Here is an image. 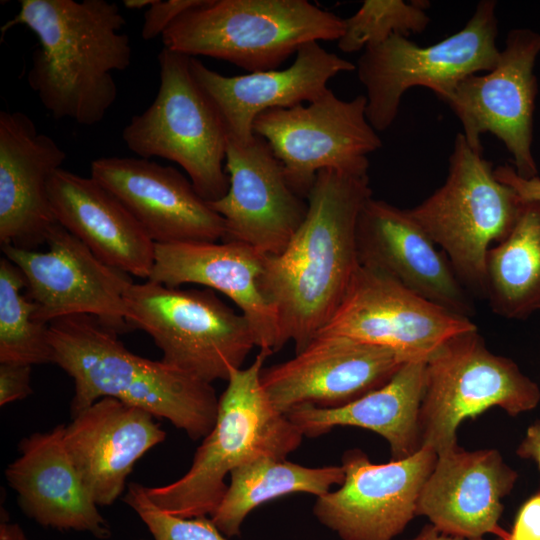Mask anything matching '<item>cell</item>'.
Segmentation results:
<instances>
[{"label":"cell","mask_w":540,"mask_h":540,"mask_svg":"<svg viewBox=\"0 0 540 540\" xmlns=\"http://www.w3.org/2000/svg\"><path fill=\"white\" fill-rule=\"evenodd\" d=\"M425 0H365L360 8L344 19V31L337 41L344 53H354L378 45L392 35L405 37L422 33L431 19Z\"/></svg>","instance_id":"31"},{"label":"cell","mask_w":540,"mask_h":540,"mask_svg":"<svg viewBox=\"0 0 540 540\" xmlns=\"http://www.w3.org/2000/svg\"><path fill=\"white\" fill-rule=\"evenodd\" d=\"M190 56L163 47L158 54L160 86L152 104L134 115L122 132L140 158L160 157L180 165L208 203L228 191V131L214 102L195 79Z\"/></svg>","instance_id":"7"},{"label":"cell","mask_w":540,"mask_h":540,"mask_svg":"<svg viewBox=\"0 0 540 540\" xmlns=\"http://www.w3.org/2000/svg\"><path fill=\"white\" fill-rule=\"evenodd\" d=\"M412 358L341 335H318L284 362L263 367L261 384L285 415L302 405L337 408L387 383Z\"/></svg>","instance_id":"16"},{"label":"cell","mask_w":540,"mask_h":540,"mask_svg":"<svg viewBox=\"0 0 540 540\" xmlns=\"http://www.w3.org/2000/svg\"><path fill=\"white\" fill-rule=\"evenodd\" d=\"M91 177L124 204L155 244L215 243L224 237L223 218L172 166L101 157L91 163Z\"/></svg>","instance_id":"18"},{"label":"cell","mask_w":540,"mask_h":540,"mask_svg":"<svg viewBox=\"0 0 540 540\" xmlns=\"http://www.w3.org/2000/svg\"><path fill=\"white\" fill-rule=\"evenodd\" d=\"M343 31L344 19L307 0H203L173 21L162 42L252 73L278 69L304 44L338 41Z\"/></svg>","instance_id":"5"},{"label":"cell","mask_w":540,"mask_h":540,"mask_svg":"<svg viewBox=\"0 0 540 540\" xmlns=\"http://www.w3.org/2000/svg\"><path fill=\"white\" fill-rule=\"evenodd\" d=\"M267 255L236 242L155 244L148 280L169 287L197 284L228 297L268 356L284 346L277 311L264 288Z\"/></svg>","instance_id":"20"},{"label":"cell","mask_w":540,"mask_h":540,"mask_svg":"<svg viewBox=\"0 0 540 540\" xmlns=\"http://www.w3.org/2000/svg\"><path fill=\"white\" fill-rule=\"evenodd\" d=\"M72 418L65 425L64 445L98 506L111 505L135 463L166 438L149 412L110 397Z\"/></svg>","instance_id":"24"},{"label":"cell","mask_w":540,"mask_h":540,"mask_svg":"<svg viewBox=\"0 0 540 540\" xmlns=\"http://www.w3.org/2000/svg\"><path fill=\"white\" fill-rule=\"evenodd\" d=\"M203 0H156L145 12L141 31L142 38L151 40L164 33V31L182 13L201 4Z\"/></svg>","instance_id":"33"},{"label":"cell","mask_w":540,"mask_h":540,"mask_svg":"<svg viewBox=\"0 0 540 540\" xmlns=\"http://www.w3.org/2000/svg\"><path fill=\"white\" fill-rule=\"evenodd\" d=\"M485 298L506 319H526L540 310V202H525L510 234L489 249Z\"/></svg>","instance_id":"29"},{"label":"cell","mask_w":540,"mask_h":540,"mask_svg":"<svg viewBox=\"0 0 540 540\" xmlns=\"http://www.w3.org/2000/svg\"><path fill=\"white\" fill-rule=\"evenodd\" d=\"M20 269L5 256L0 259V362L28 365L53 363L49 324L35 316L36 304Z\"/></svg>","instance_id":"30"},{"label":"cell","mask_w":540,"mask_h":540,"mask_svg":"<svg viewBox=\"0 0 540 540\" xmlns=\"http://www.w3.org/2000/svg\"><path fill=\"white\" fill-rule=\"evenodd\" d=\"M359 263L380 271L417 295L470 318L474 305L446 255L408 209L370 197L356 224Z\"/></svg>","instance_id":"19"},{"label":"cell","mask_w":540,"mask_h":540,"mask_svg":"<svg viewBox=\"0 0 540 540\" xmlns=\"http://www.w3.org/2000/svg\"><path fill=\"white\" fill-rule=\"evenodd\" d=\"M31 365L0 362V405L25 399L32 393Z\"/></svg>","instance_id":"34"},{"label":"cell","mask_w":540,"mask_h":540,"mask_svg":"<svg viewBox=\"0 0 540 540\" xmlns=\"http://www.w3.org/2000/svg\"><path fill=\"white\" fill-rule=\"evenodd\" d=\"M494 174L500 182L512 187L525 202H540L539 176L530 179L523 178L509 164L496 166L494 168Z\"/></svg>","instance_id":"36"},{"label":"cell","mask_w":540,"mask_h":540,"mask_svg":"<svg viewBox=\"0 0 540 540\" xmlns=\"http://www.w3.org/2000/svg\"><path fill=\"white\" fill-rule=\"evenodd\" d=\"M524 204L459 132L445 182L408 212L441 248L467 291L485 298L487 253L510 234Z\"/></svg>","instance_id":"6"},{"label":"cell","mask_w":540,"mask_h":540,"mask_svg":"<svg viewBox=\"0 0 540 540\" xmlns=\"http://www.w3.org/2000/svg\"><path fill=\"white\" fill-rule=\"evenodd\" d=\"M48 250L39 252L1 245L6 258L22 272L35 316L51 321L78 314L97 317L118 334L131 330L124 295L129 275L101 261L60 224L50 231Z\"/></svg>","instance_id":"13"},{"label":"cell","mask_w":540,"mask_h":540,"mask_svg":"<svg viewBox=\"0 0 540 540\" xmlns=\"http://www.w3.org/2000/svg\"><path fill=\"white\" fill-rule=\"evenodd\" d=\"M267 357L260 351L248 367L230 373L214 427L188 471L170 484L145 487L158 508L182 518L210 517L227 491L225 479L232 470L263 456L286 459L301 445L304 436L275 408L261 384Z\"/></svg>","instance_id":"4"},{"label":"cell","mask_w":540,"mask_h":540,"mask_svg":"<svg viewBox=\"0 0 540 540\" xmlns=\"http://www.w3.org/2000/svg\"><path fill=\"white\" fill-rule=\"evenodd\" d=\"M497 2L482 0L458 32L428 46L402 35L369 46L355 65L366 90V116L377 131L396 119L402 96L426 87L443 101L466 77L492 70L499 59Z\"/></svg>","instance_id":"8"},{"label":"cell","mask_w":540,"mask_h":540,"mask_svg":"<svg viewBox=\"0 0 540 540\" xmlns=\"http://www.w3.org/2000/svg\"><path fill=\"white\" fill-rule=\"evenodd\" d=\"M2 34L25 25L40 42L29 86L56 119L92 126L103 120L118 90L113 72L131 63L132 49L117 4L106 0H21Z\"/></svg>","instance_id":"2"},{"label":"cell","mask_w":540,"mask_h":540,"mask_svg":"<svg viewBox=\"0 0 540 540\" xmlns=\"http://www.w3.org/2000/svg\"><path fill=\"white\" fill-rule=\"evenodd\" d=\"M427 358L406 362L383 386L337 408L302 405L286 415L304 437L316 438L338 426L373 431L389 444L391 460L421 448L419 411Z\"/></svg>","instance_id":"27"},{"label":"cell","mask_w":540,"mask_h":540,"mask_svg":"<svg viewBox=\"0 0 540 540\" xmlns=\"http://www.w3.org/2000/svg\"><path fill=\"white\" fill-rule=\"evenodd\" d=\"M506 537H499L497 540H507Z\"/></svg>","instance_id":"41"},{"label":"cell","mask_w":540,"mask_h":540,"mask_svg":"<svg viewBox=\"0 0 540 540\" xmlns=\"http://www.w3.org/2000/svg\"><path fill=\"white\" fill-rule=\"evenodd\" d=\"M437 458L434 450L421 447L405 459L375 464L362 450H347L343 483L316 498L313 514L342 540H393L415 516Z\"/></svg>","instance_id":"14"},{"label":"cell","mask_w":540,"mask_h":540,"mask_svg":"<svg viewBox=\"0 0 540 540\" xmlns=\"http://www.w3.org/2000/svg\"><path fill=\"white\" fill-rule=\"evenodd\" d=\"M367 100L338 98L329 88L308 105L260 113L253 132L266 140L292 190L306 198L321 170L368 175V155L382 146L366 116Z\"/></svg>","instance_id":"11"},{"label":"cell","mask_w":540,"mask_h":540,"mask_svg":"<svg viewBox=\"0 0 540 540\" xmlns=\"http://www.w3.org/2000/svg\"><path fill=\"white\" fill-rule=\"evenodd\" d=\"M0 540H28L21 526L11 522L7 510L1 505Z\"/></svg>","instance_id":"38"},{"label":"cell","mask_w":540,"mask_h":540,"mask_svg":"<svg viewBox=\"0 0 540 540\" xmlns=\"http://www.w3.org/2000/svg\"><path fill=\"white\" fill-rule=\"evenodd\" d=\"M517 454L523 458L533 459L540 468V422L528 428L526 437L518 447Z\"/></svg>","instance_id":"37"},{"label":"cell","mask_w":540,"mask_h":540,"mask_svg":"<svg viewBox=\"0 0 540 540\" xmlns=\"http://www.w3.org/2000/svg\"><path fill=\"white\" fill-rule=\"evenodd\" d=\"M540 54V33L514 28L507 34L496 66L486 74L460 81L443 100L459 119L470 147L483 152L481 137L496 136L512 155L523 178L538 176L532 153L533 117L538 93L534 67Z\"/></svg>","instance_id":"12"},{"label":"cell","mask_w":540,"mask_h":540,"mask_svg":"<svg viewBox=\"0 0 540 540\" xmlns=\"http://www.w3.org/2000/svg\"><path fill=\"white\" fill-rule=\"evenodd\" d=\"M408 540H485L483 538H464L446 534L437 529L432 524L425 525L421 531L412 539Z\"/></svg>","instance_id":"39"},{"label":"cell","mask_w":540,"mask_h":540,"mask_svg":"<svg viewBox=\"0 0 540 540\" xmlns=\"http://www.w3.org/2000/svg\"><path fill=\"white\" fill-rule=\"evenodd\" d=\"M156 0H124L123 4L128 9H141L150 7Z\"/></svg>","instance_id":"40"},{"label":"cell","mask_w":540,"mask_h":540,"mask_svg":"<svg viewBox=\"0 0 540 540\" xmlns=\"http://www.w3.org/2000/svg\"><path fill=\"white\" fill-rule=\"evenodd\" d=\"M344 477L341 465L306 467L287 459L259 457L231 471L227 491L210 517L226 537L239 536L244 520L258 506L293 493L325 495Z\"/></svg>","instance_id":"28"},{"label":"cell","mask_w":540,"mask_h":540,"mask_svg":"<svg viewBox=\"0 0 540 540\" xmlns=\"http://www.w3.org/2000/svg\"><path fill=\"white\" fill-rule=\"evenodd\" d=\"M65 424L19 443L20 456L5 471L23 512L44 527L110 537L107 521L84 485L63 441Z\"/></svg>","instance_id":"25"},{"label":"cell","mask_w":540,"mask_h":540,"mask_svg":"<svg viewBox=\"0 0 540 540\" xmlns=\"http://www.w3.org/2000/svg\"><path fill=\"white\" fill-rule=\"evenodd\" d=\"M517 473L495 449L473 452L459 447L438 456L425 481L415 516H426L440 531L464 538L508 534L499 527L502 499Z\"/></svg>","instance_id":"23"},{"label":"cell","mask_w":540,"mask_h":540,"mask_svg":"<svg viewBox=\"0 0 540 540\" xmlns=\"http://www.w3.org/2000/svg\"><path fill=\"white\" fill-rule=\"evenodd\" d=\"M476 328L470 318L360 265L337 310L316 336L341 335L412 358H428L448 339Z\"/></svg>","instance_id":"15"},{"label":"cell","mask_w":540,"mask_h":540,"mask_svg":"<svg viewBox=\"0 0 540 540\" xmlns=\"http://www.w3.org/2000/svg\"><path fill=\"white\" fill-rule=\"evenodd\" d=\"M66 159L26 114L0 112V243L35 250L58 223L49 181Z\"/></svg>","instance_id":"21"},{"label":"cell","mask_w":540,"mask_h":540,"mask_svg":"<svg viewBox=\"0 0 540 540\" xmlns=\"http://www.w3.org/2000/svg\"><path fill=\"white\" fill-rule=\"evenodd\" d=\"M225 170L228 191L209 203L224 220L222 242L280 254L304 221L308 204L287 183L271 147L256 134L245 143L228 139Z\"/></svg>","instance_id":"17"},{"label":"cell","mask_w":540,"mask_h":540,"mask_svg":"<svg viewBox=\"0 0 540 540\" xmlns=\"http://www.w3.org/2000/svg\"><path fill=\"white\" fill-rule=\"evenodd\" d=\"M540 389L511 360L492 353L478 332L445 341L427 360L419 411L421 447L437 455L457 448L459 424L491 407L509 415L535 408Z\"/></svg>","instance_id":"10"},{"label":"cell","mask_w":540,"mask_h":540,"mask_svg":"<svg viewBox=\"0 0 540 540\" xmlns=\"http://www.w3.org/2000/svg\"><path fill=\"white\" fill-rule=\"evenodd\" d=\"M370 197L368 175L319 171L301 226L280 254L266 258L264 288L283 344L292 341L295 353L331 319L360 266L356 224Z\"/></svg>","instance_id":"1"},{"label":"cell","mask_w":540,"mask_h":540,"mask_svg":"<svg viewBox=\"0 0 540 540\" xmlns=\"http://www.w3.org/2000/svg\"><path fill=\"white\" fill-rule=\"evenodd\" d=\"M507 540H540V493L527 500L519 510Z\"/></svg>","instance_id":"35"},{"label":"cell","mask_w":540,"mask_h":540,"mask_svg":"<svg viewBox=\"0 0 540 540\" xmlns=\"http://www.w3.org/2000/svg\"><path fill=\"white\" fill-rule=\"evenodd\" d=\"M48 190L58 224L107 265L149 279L155 243L113 193L92 177L62 168L50 179Z\"/></svg>","instance_id":"26"},{"label":"cell","mask_w":540,"mask_h":540,"mask_svg":"<svg viewBox=\"0 0 540 540\" xmlns=\"http://www.w3.org/2000/svg\"><path fill=\"white\" fill-rule=\"evenodd\" d=\"M123 501L144 522L154 540H228L209 516L182 518L161 510L139 483L128 485Z\"/></svg>","instance_id":"32"},{"label":"cell","mask_w":540,"mask_h":540,"mask_svg":"<svg viewBox=\"0 0 540 540\" xmlns=\"http://www.w3.org/2000/svg\"><path fill=\"white\" fill-rule=\"evenodd\" d=\"M53 363L74 381L72 417L110 397L165 418L190 439L214 427L219 398L212 384L129 351L97 317L71 315L49 323Z\"/></svg>","instance_id":"3"},{"label":"cell","mask_w":540,"mask_h":540,"mask_svg":"<svg viewBox=\"0 0 540 540\" xmlns=\"http://www.w3.org/2000/svg\"><path fill=\"white\" fill-rule=\"evenodd\" d=\"M190 68L219 110L228 139L239 143L254 137L253 122L260 113L310 103L328 89L330 79L356 69L355 64L325 50L318 42L301 46L294 62L281 70L225 76L195 57L190 58Z\"/></svg>","instance_id":"22"},{"label":"cell","mask_w":540,"mask_h":540,"mask_svg":"<svg viewBox=\"0 0 540 540\" xmlns=\"http://www.w3.org/2000/svg\"><path fill=\"white\" fill-rule=\"evenodd\" d=\"M131 329L149 334L161 361L212 384L227 381L255 347L249 323L214 291L169 287L147 280L124 295Z\"/></svg>","instance_id":"9"}]
</instances>
